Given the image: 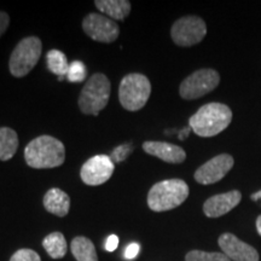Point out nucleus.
<instances>
[{"instance_id":"f257e3e1","label":"nucleus","mask_w":261,"mask_h":261,"mask_svg":"<svg viewBox=\"0 0 261 261\" xmlns=\"http://www.w3.org/2000/svg\"><path fill=\"white\" fill-rule=\"evenodd\" d=\"M24 159L29 167L35 169L60 167L65 160L64 144L55 137L40 136L25 146Z\"/></svg>"},{"instance_id":"f03ea898","label":"nucleus","mask_w":261,"mask_h":261,"mask_svg":"<svg viewBox=\"0 0 261 261\" xmlns=\"http://www.w3.org/2000/svg\"><path fill=\"white\" fill-rule=\"evenodd\" d=\"M232 120V112L226 104L208 103L201 107L189 120V126L197 136L208 138L227 128Z\"/></svg>"},{"instance_id":"7ed1b4c3","label":"nucleus","mask_w":261,"mask_h":261,"mask_svg":"<svg viewBox=\"0 0 261 261\" xmlns=\"http://www.w3.org/2000/svg\"><path fill=\"white\" fill-rule=\"evenodd\" d=\"M189 196L188 184L181 179L159 181L150 189L148 205L154 212H167L182 204Z\"/></svg>"},{"instance_id":"20e7f679","label":"nucleus","mask_w":261,"mask_h":261,"mask_svg":"<svg viewBox=\"0 0 261 261\" xmlns=\"http://www.w3.org/2000/svg\"><path fill=\"white\" fill-rule=\"evenodd\" d=\"M110 81L104 74L97 73L87 80L79 97V108L85 115L97 116L107 107L110 98Z\"/></svg>"},{"instance_id":"39448f33","label":"nucleus","mask_w":261,"mask_h":261,"mask_svg":"<svg viewBox=\"0 0 261 261\" xmlns=\"http://www.w3.org/2000/svg\"><path fill=\"white\" fill-rule=\"evenodd\" d=\"M151 94V84L143 74L132 73L122 77L119 87V100L128 112H138L144 108Z\"/></svg>"},{"instance_id":"423d86ee","label":"nucleus","mask_w":261,"mask_h":261,"mask_svg":"<svg viewBox=\"0 0 261 261\" xmlns=\"http://www.w3.org/2000/svg\"><path fill=\"white\" fill-rule=\"evenodd\" d=\"M42 52L41 40L37 37L22 39L16 45L9 61L10 73L15 77H23L31 73L40 60Z\"/></svg>"},{"instance_id":"0eeeda50","label":"nucleus","mask_w":261,"mask_h":261,"mask_svg":"<svg viewBox=\"0 0 261 261\" xmlns=\"http://www.w3.org/2000/svg\"><path fill=\"white\" fill-rule=\"evenodd\" d=\"M220 83L219 73L214 69H200L185 79L179 87V94L187 100L201 98L210 93Z\"/></svg>"},{"instance_id":"6e6552de","label":"nucleus","mask_w":261,"mask_h":261,"mask_svg":"<svg viewBox=\"0 0 261 261\" xmlns=\"http://www.w3.org/2000/svg\"><path fill=\"white\" fill-rule=\"evenodd\" d=\"M207 34V25L204 21L197 16H185L177 19L172 25V40L178 46H194L203 40Z\"/></svg>"},{"instance_id":"1a4fd4ad","label":"nucleus","mask_w":261,"mask_h":261,"mask_svg":"<svg viewBox=\"0 0 261 261\" xmlns=\"http://www.w3.org/2000/svg\"><path fill=\"white\" fill-rule=\"evenodd\" d=\"M83 29L93 40L110 44L119 38V24L103 14H89L83 21Z\"/></svg>"},{"instance_id":"9d476101","label":"nucleus","mask_w":261,"mask_h":261,"mask_svg":"<svg viewBox=\"0 0 261 261\" xmlns=\"http://www.w3.org/2000/svg\"><path fill=\"white\" fill-rule=\"evenodd\" d=\"M114 168L113 160L108 155H97L87 160L81 167V180L90 187H97L107 182L112 178Z\"/></svg>"},{"instance_id":"9b49d317","label":"nucleus","mask_w":261,"mask_h":261,"mask_svg":"<svg viewBox=\"0 0 261 261\" xmlns=\"http://www.w3.org/2000/svg\"><path fill=\"white\" fill-rule=\"evenodd\" d=\"M233 158L228 154L215 156L195 172V180L202 185L218 182L231 171V168L233 167Z\"/></svg>"},{"instance_id":"f8f14e48","label":"nucleus","mask_w":261,"mask_h":261,"mask_svg":"<svg viewBox=\"0 0 261 261\" xmlns=\"http://www.w3.org/2000/svg\"><path fill=\"white\" fill-rule=\"evenodd\" d=\"M223 253L233 261H259L255 248L244 243L232 233H223L218 240Z\"/></svg>"},{"instance_id":"ddd939ff","label":"nucleus","mask_w":261,"mask_h":261,"mask_svg":"<svg viewBox=\"0 0 261 261\" xmlns=\"http://www.w3.org/2000/svg\"><path fill=\"white\" fill-rule=\"evenodd\" d=\"M241 200H242V195L238 190L214 195L204 202L203 212L208 218H219L232 211Z\"/></svg>"},{"instance_id":"4468645a","label":"nucleus","mask_w":261,"mask_h":261,"mask_svg":"<svg viewBox=\"0 0 261 261\" xmlns=\"http://www.w3.org/2000/svg\"><path fill=\"white\" fill-rule=\"evenodd\" d=\"M143 150L146 154L155 156L168 163H181L187 159V152L180 146L166 142H145Z\"/></svg>"},{"instance_id":"2eb2a0df","label":"nucleus","mask_w":261,"mask_h":261,"mask_svg":"<svg viewBox=\"0 0 261 261\" xmlns=\"http://www.w3.org/2000/svg\"><path fill=\"white\" fill-rule=\"evenodd\" d=\"M44 207L48 213L63 218L69 213L70 197L61 189H50L44 196Z\"/></svg>"},{"instance_id":"dca6fc26","label":"nucleus","mask_w":261,"mask_h":261,"mask_svg":"<svg viewBox=\"0 0 261 261\" xmlns=\"http://www.w3.org/2000/svg\"><path fill=\"white\" fill-rule=\"evenodd\" d=\"M96 8L104 16L112 18L113 21H122L130 12V3L128 0H96Z\"/></svg>"},{"instance_id":"f3484780","label":"nucleus","mask_w":261,"mask_h":261,"mask_svg":"<svg viewBox=\"0 0 261 261\" xmlns=\"http://www.w3.org/2000/svg\"><path fill=\"white\" fill-rule=\"evenodd\" d=\"M18 149V136L10 127H0V161H9Z\"/></svg>"},{"instance_id":"a211bd4d","label":"nucleus","mask_w":261,"mask_h":261,"mask_svg":"<svg viewBox=\"0 0 261 261\" xmlns=\"http://www.w3.org/2000/svg\"><path fill=\"white\" fill-rule=\"evenodd\" d=\"M71 253L77 261H98L96 248L89 238L77 236L71 241Z\"/></svg>"},{"instance_id":"6ab92c4d","label":"nucleus","mask_w":261,"mask_h":261,"mask_svg":"<svg viewBox=\"0 0 261 261\" xmlns=\"http://www.w3.org/2000/svg\"><path fill=\"white\" fill-rule=\"evenodd\" d=\"M42 247L52 259H62L67 254V241L61 232H52L44 238Z\"/></svg>"},{"instance_id":"aec40b11","label":"nucleus","mask_w":261,"mask_h":261,"mask_svg":"<svg viewBox=\"0 0 261 261\" xmlns=\"http://www.w3.org/2000/svg\"><path fill=\"white\" fill-rule=\"evenodd\" d=\"M47 68L51 73L58 75L60 77L67 76L68 70H69V64L67 57L63 52L60 50H50L46 55Z\"/></svg>"},{"instance_id":"412c9836","label":"nucleus","mask_w":261,"mask_h":261,"mask_svg":"<svg viewBox=\"0 0 261 261\" xmlns=\"http://www.w3.org/2000/svg\"><path fill=\"white\" fill-rule=\"evenodd\" d=\"M185 261H231L224 253H207L191 250L185 256Z\"/></svg>"},{"instance_id":"4be33fe9","label":"nucleus","mask_w":261,"mask_h":261,"mask_svg":"<svg viewBox=\"0 0 261 261\" xmlns=\"http://www.w3.org/2000/svg\"><path fill=\"white\" fill-rule=\"evenodd\" d=\"M86 75H87V70L83 62L74 61L69 64V70H68L67 73L68 81H70V83H75V84L83 83V81L86 79Z\"/></svg>"},{"instance_id":"5701e85b","label":"nucleus","mask_w":261,"mask_h":261,"mask_svg":"<svg viewBox=\"0 0 261 261\" xmlns=\"http://www.w3.org/2000/svg\"><path fill=\"white\" fill-rule=\"evenodd\" d=\"M132 151L133 145L130 144V143H125V144L116 146V148L113 150L112 154H110V159L113 160L114 163H119L121 161H125V160L132 154Z\"/></svg>"},{"instance_id":"b1692460","label":"nucleus","mask_w":261,"mask_h":261,"mask_svg":"<svg viewBox=\"0 0 261 261\" xmlns=\"http://www.w3.org/2000/svg\"><path fill=\"white\" fill-rule=\"evenodd\" d=\"M10 261H41L37 252L32 249H19L11 256Z\"/></svg>"},{"instance_id":"393cba45","label":"nucleus","mask_w":261,"mask_h":261,"mask_svg":"<svg viewBox=\"0 0 261 261\" xmlns=\"http://www.w3.org/2000/svg\"><path fill=\"white\" fill-rule=\"evenodd\" d=\"M140 252V246L138 243H130L125 249V259L133 260L136 259Z\"/></svg>"},{"instance_id":"a878e982","label":"nucleus","mask_w":261,"mask_h":261,"mask_svg":"<svg viewBox=\"0 0 261 261\" xmlns=\"http://www.w3.org/2000/svg\"><path fill=\"white\" fill-rule=\"evenodd\" d=\"M119 246V237L116 234H112L107 238L106 241V250L107 252H114Z\"/></svg>"},{"instance_id":"bb28decb","label":"nucleus","mask_w":261,"mask_h":261,"mask_svg":"<svg viewBox=\"0 0 261 261\" xmlns=\"http://www.w3.org/2000/svg\"><path fill=\"white\" fill-rule=\"evenodd\" d=\"M10 23V17L9 15L4 11H0V37L6 32V29L9 27Z\"/></svg>"},{"instance_id":"cd10ccee","label":"nucleus","mask_w":261,"mask_h":261,"mask_svg":"<svg viewBox=\"0 0 261 261\" xmlns=\"http://www.w3.org/2000/svg\"><path fill=\"white\" fill-rule=\"evenodd\" d=\"M190 130H192V129L190 128V126L187 127V128H184L182 130H180V133H179V138H180V139H185V138H187L189 133H190Z\"/></svg>"},{"instance_id":"c85d7f7f","label":"nucleus","mask_w":261,"mask_h":261,"mask_svg":"<svg viewBox=\"0 0 261 261\" xmlns=\"http://www.w3.org/2000/svg\"><path fill=\"white\" fill-rule=\"evenodd\" d=\"M256 230H257V233L261 236V215H259L256 219Z\"/></svg>"},{"instance_id":"c756f323","label":"nucleus","mask_w":261,"mask_h":261,"mask_svg":"<svg viewBox=\"0 0 261 261\" xmlns=\"http://www.w3.org/2000/svg\"><path fill=\"white\" fill-rule=\"evenodd\" d=\"M250 198H252L253 201H257V200H261V190L255 192V194H253L250 196Z\"/></svg>"}]
</instances>
